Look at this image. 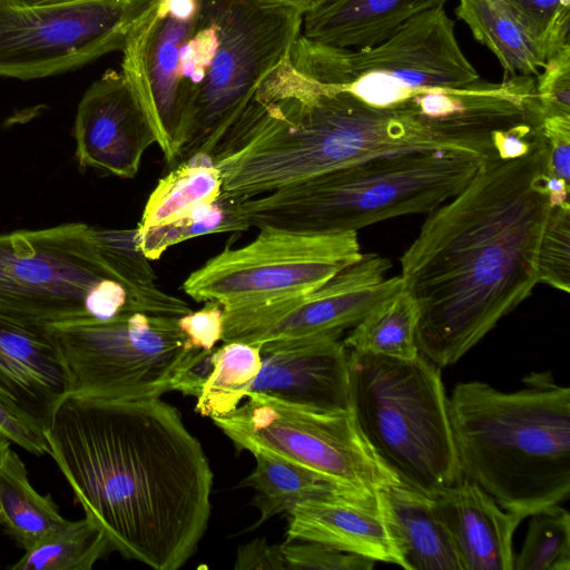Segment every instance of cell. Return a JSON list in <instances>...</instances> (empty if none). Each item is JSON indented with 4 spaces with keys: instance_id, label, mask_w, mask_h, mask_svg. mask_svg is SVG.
Returning <instances> with one entry per match:
<instances>
[{
    "instance_id": "6da1fadb",
    "label": "cell",
    "mask_w": 570,
    "mask_h": 570,
    "mask_svg": "<svg viewBox=\"0 0 570 570\" xmlns=\"http://www.w3.org/2000/svg\"><path fill=\"white\" fill-rule=\"evenodd\" d=\"M49 455L114 551L155 570L195 553L210 515L213 472L176 407L159 397L68 394L46 430Z\"/></svg>"
},
{
    "instance_id": "7a4b0ae2",
    "label": "cell",
    "mask_w": 570,
    "mask_h": 570,
    "mask_svg": "<svg viewBox=\"0 0 570 570\" xmlns=\"http://www.w3.org/2000/svg\"><path fill=\"white\" fill-rule=\"evenodd\" d=\"M544 158L543 138L519 158L483 160L403 253L400 276L419 308L416 346L438 366L456 363L539 284L550 209Z\"/></svg>"
},
{
    "instance_id": "3957f363",
    "label": "cell",
    "mask_w": 570,
    "mask_h": 570,
    "mask_svg": "<svg viewBox=\"0 0 570 570\" xmlns=\"http://www.w3.org/2000/svg\"><path fill=\"white\" fill-rule=\"evenodd\" d=\"M504 392L459 383L449 416L462 476L522 519L570 494V389L532 372Z\"/></svg>"
},
{
    "instance_id": "277c9868",
    "label": "cell",
    "mask_w": 570,
    "mask_h": 570,
    "mask_svg": "<svg viewBox=\"0 0 570 570\" xmlns=\"http://www.w3.org/2000/svg\"><path fill=\"white\" fill-rule=\"evenodd\" d=\"M483 160L438 151L380 156L243 199L239 214L248 227L357 232L397 216L431 213L455 196Z\"/></svg>"
},
{
    "instance_id": "5b68a950",
    "label": "cell",
    "mask_w": 570,
    "mask_h": 570,
    "mask_svg": "<svg viewBox=\"0 0 570 570\" xmlns=\"http://www.w3.org/2000/svg\"><path fill=\"white\" fill-rule=\"evenodd\" d=\"M435 365L421 353H348L351 409L363 435L400 482L432 498L463 478Z\"/></svg>"
},
{
    "instance_id": "8992f818",
    "label": "cell",
    "mask_w": 570,
    "mask_h": 570,
    "mask_svg": "<svg viewBox=\"0 0 570 570\" xmlns=\"http://www.w3.org/2000/svg\"><path fill=\"white\" fill-rule=\"evenodd\" d=\"M94 228L75 222L0 233V316L50 327L126 311L128 291L100 257Z\"/></svg>"
},
{
    "instance_id": "52a82bcc",
    "label": "cell",
    "mask_w": 570,
    "mask_h": 570,
    "mask_svg": "<svg viewBox=\"0 0 570 570\" xmlns=\"http://www.w3.org/2000/svg\"><path fill=\"white\" fill-rule=\"evenodd\" d=\"M289 57L316 80L382 108L480 79L459 46L454 21L444 7L412 17L368 47L330 46L299 35Z\"/></svg>"
},
{
    "instance_id": "ba28073f",
    "label": "cell",
    "mask_w": 570,
    "mask_h": 570,
    "mask_svg": "<svg viewBox=\"0 0 570 570\" xmlns=\"http://www.w3.org/2000/svg\"><path fill=\"white\" fill-rule=\"evenodd\" d=\"M216 40L186 117L178 161L207 153L302 32L301 13L257 0H206Z\"/></svg>"
},
{
    "instance_id": "9c48e42d",
    "label": "cell",
    "mask_w": 570,
    "mask_h": 570,
    "mask_svg": "<svg viewBox=\"0 0 570 570\" xmlns=\"http://www.w3.org/2000/svg\"><path fill=\"white\" fill-rule=\"evenodd\" d=\"M177 320L126 312L48 327L68 372V394L127 401L170 392L179 370L198 350Z\"/></svg>"
},
{
    "instance_id": "30bf717a",
    "label": "cell",
    "mask_w": 570,
    "mask_h": 570,
    "mask_svg": "<svg viewBox=\"0 0 570 570\" xmlns=\"http://www.w3.org/2000/svg\"><path fill=\"white\" fill-rule=\"evenodd\" d=\"M229 414L212 419L238 451L301 465L342 491L374 493L399 483L363 435L353 411H320L249 393Z\"/></svg>"
},
{
    "instance_id": "8fae6325",
    "label": "cell",
    "mask_w": 570,
    "mask_h": 570,
    "mask_svg": "<svg viewBox=\"0 0 570 570\" xmlns=\"http://www.w3.org/2000/svg\"><path fill=\"white\" fill-rule=\"evenodd\" d=\"M362 256L357 232L262 227L242 247L227 244L191 272L181 287L197 303L215 301L230 311L309 292Z\"/></svg>"
},
{
    "instance_id": "7c38bea8",
    "label": "cell",
    "mask_w": 570,
    "mask_h": 570,
    "mask_svg": "<svg viewBox=\"0 0 570 570\" xmlns=\"http://www.w3.org/2000/svg\"><path fill=\"white\" fill-rule=\"evenodd\" d=\"M151 0L20 7L0 0V77L41 78L122 50Z\"/></svg>"
},
{
    "instance_id": "4fadbf2b",
    "label": "cell",
    "mask_w": 570,
    "mask_h": 570,
    "mask_svg": "<svg viewBox=\"0 0 570 570\" xmlns=\"http://www.w3.org/2000/svg\"><path fill=\"white\" fill-rule=\"evenodd\" d=\"M391 266L385 257L363 254L360 261L309 292L224 311L222 341L259 346L273 341L341 335L403 288L401 276L385 277Z\"/></svg>"
},
{
    "instance_id": "5bb4252c",
    "label": "cell",
    "mask_w": 570,
    "mask_h": 570,
    "mask_svg": "<svg viewBox=\"0 0 570 570\" xmlns=\"http://www.w3.org/2000/svg\"><path fill=\"white\" fill-rule=\"evenodd\" d=\"M200 0H151L124 43L122 76L155 132L167 169L177 165L183 142L180 67Z\"/></svg>"
},
{
    "instance_id": "9a60e30c",
    "label": "cell",
    "mask_w": 570,
    "mask_h": 570,
    "mask_svg": "<svg viewBox=\"0 0 570 570\" xmlns=\"http://www.w3.org/2000/svg\"><path fill=\"white\" fill-rule=\"evenodd\" d=\"M73 138L79 168L118 178L137 175L155 132L129 83L108 70L83 94L77 109Z\"/></svg>"
},
{
    "instance_id": "2e32d148",
    "label": "cell",
    "mask_w": 570,
    "mask_h": 570,
    "mask_svg": "<svg viewBox=\"0 0 570 570\" xmlns=\"http://www.w3.org/2000/svg\"><path fill=\"white\" fill-rule=\"evenodd\" d=\"M338 334L267 342L249 393L320 411H351L348 353Z\"/></svg>"
},
{
    "instance_id": "e0dca14e",
    "label": "cell",
    "mask_w": 570,
    "mask_h": 570,
    "mask_svg": "<svg viewBox=\"0 0 570 570\" xmlns=\"http://www.w3.org/2000/svg\"><path fill=\"white\" fill-rule=\"evenodd\" d=\"M286 515L285 542L315 541L373 561L402 566L379 491L333 490L298 503Z\"/></svg>"
},
{
    "instance_id": "ac0fdd59",
    "label": "cell",
    "mask_w": 570,
    "mask_h": 570,
    "mask_svg": "<svg viewBox=\"0 0 570 570\" xmlns=\"http://www.w3.org/2000/svg\"><path fill=\"white\" fill-rule=\"evenodd\" d=\"M68 393V372L48 327L0 316V395L47 430Z\"/></svg>"
},
{
    "instance_id": "d6986e66",
    "label": "cell",
    "mask_w": 570,
    "mask_h": 570,
    "mask_svg": "<svg viewBox=\"0 0 570 570\" xmlns=\"http://www.w3.org/2000/svg\"><path fill=\"white\" fill-rule=\"evenodd\" d=\"M463 570H513L512 537L520 515L502 509L475 482L462 478L433 497Z\"/></svg>"
},
{
    "instance_id": "ffe728a7",
    "label": "cell",
    "mask_w": 570,
    "mask_h": 570,
    "mask_svg": "<svg viewBox=\"0 0 570 570\" xmlns=\"http://www.w3.org/2000/svg\"><path fill=\"white\" fill-rule=\"evenodd\" d=\"M406 570H463L434 500L402 482L379 491Z\"/></svg>"
},
{
    "instance_id": "44dd1931",
    "label": "cell",
    "mask_w": 570,
    "mask_h": 570,
    "mask_svg": "<svg viewBox=\"0 0 570 570\" xmlns=\"http://www.w3.org/2000/svg\"><path fill=\"white\" fill-rule=\"evenodd\" d=\"M448 0H332L303 18L301 35L347 48L368 47L389 37L412 17Z\"/></svg>"
},
{
    "instance_id": "7402d4cb",
    "label": "cell",
    "mask_w": 570,
    "mask_h": 570,
    "mask_svg": "<svg viewBox=\"0 0 570 570\" xmlns=\"http://www.w3.org/2000/svg\"><path fill=\"white\" fill-rule=\"evenodd\" d=\"M455 14L497 57L504 78L538 76L544 67L540 46L503 0H459Z\"/></svg>"
},
{
    "instance_id": "603a6c76",
    "label": "cell",
    "mask_w": 570,
    "mask_h": 570,
    "mask_svg": "<svg viewBox=\"0 0 570 570\" xmlns=\"http://www.w3.org/2000/svg\"><path fill=\"white\" fill-rule=\"evenodd\" d=\"M67 519L50 494H40L30 483L27 468L8 446L0 455V528L27 551Z\"/></svg>"
},
{
    "instance_id": "cb8c5ba5",
    "label": "cell",
    "mask_w": 570,
    "mask_h": 570,
    "mask_svg": "<svg viewBox=\"0 0 570 570\" xmlns=\"http://www.w3.org/2000/svg\"><path fill=\"white\" fill-rule=\"evenodd\" d=\"M222 193V177L208 154L197 153L161 177L150 193L138 229L170 224Z\"/></svg>"
},
{
    "instance_id": "d4e9b609",
    "label": "cell",
    "mask_w": 570,
    "mask_h": 570,
    "mask_svg": "<svg viewBox=\"0 0 570 570\" xmlns=\"http://www.w3.org/2000/svg\"><path fill=\"white\" fill-rule=\"evenodd\" d=\"M136 233V228H94L100 257L127 288L139 312L174 317L187 314L191 309L186 302L156 286V274L137 244Z\"/></svg>"
},
{
    "instance_id": "484cf974",
    "label": "cell",
    "mask_w": 570,
    "mask_h": 570,
    "mask_svg": "<svg viewBox=\"0 0 570 570\" xmlns=\"http://www.w3.org/2000/svg\"><path fill=\"white\" fill-rule=\"evenodd\" d=\"M417 323V304L403 286L352 327L343 343L355 352L411 360L420 353Z\"/></svg>"
},
{
    "instance_id": "4316f807",
    "label": "cell",
    "mask_w": 570,
    "mask_h": 570,
    "mask_svg": "<svg viewBox=\"0 0 570 570\" xmlns=\"http://www.w3.org/2000/svg\"><path fill=\"white\" fill-rule=\"evenodd\" d=\"M253 455L256 466L239 484L256 491L253 503L259 518L250 529L277 514H286L305 500L338 490L316 473L287 460L264 453Z\"/></svg>"
},
{
    "instance_id": "83f0119b",
    "label": "cell",
    "mask_w": 570,
    "mask_h": 570,
    "mask_svg": "<svg viewBox=\"0 0 570 570\" xmlns=\"http://www.w3.org/2000/svg\"><path fill=\"white\" fill-rule=\"evenodd\" d=\"M114 551L104 530L90 518L67 520L8 568L11 570H90Z\"/></svg>"
},
{
    "instance_id": "f1b7e54d",
    "label": "cell",
    "mask_w": 570,
    "mask_h": 570,
    "mask_svg": "<svg viewBox=\"0 0 570 570\" xmlns=\"http://www.w3.org/2000/svg\"><path fill=\"white\" fill-rule=\"evenodd\" d=\"M213 368L196 397L195 411L214 419L233 412L247 396L262 366L261 347L224 342L212 355Z\"/></svg>"
},
{
    "instance_id": "f546056e",
    "label": "cell",
    "mask_w": 570,
    "mask_h": 570,
    "mask_svg": "<svg viewBox=\"0 0 570 570\" xmlns=\"http://www.w3.org/2000/svg\"><path fill=\"white\" fill-rule=\"evenodd\" d=\"M243 199L218 197L170 224L138 229L136 240L149 261L158 259L169 247L215 233L240 232L249 227L239 214Z\"/></svg>"
},
{
    "instance_id": "4dcf8cb0",
    "label": "cell",
    "mask_w": 570,
    "mask_h": 570,
    "mask_svg": "<svg viewBox=\"0 0 570 570\" xmlns=\"http://www.w3.org/2000/svg\"><path fill=\"white\" fill-rule=\"evenodd\" d=\"M513 570H570V514L559 504L530 515Z\"/></svg>"
},
{
    "instance_id": "1f68e13d",
    "label": "cell",
    "mask_w": 570,
    "mask_h": 570,
    "mask_svg": "<svg viewBox=\"0 0 570 570\" xmlns=\"http://www.w3.org/2000/svg\"><path fill=\"white\" fill-rule=\"evenodd\" d=\"M503 1L535 39L546 60L570 46V0Z\"/></svg>"
},
{
    "instance_id": "d6a6232c",
    "label": "cell",
    "mask_w": 570,
    "mask_h": 570,
    "mask_svg": "<svg viewBox=\"0 0 570 570\" xmlns=\"http://www.w3.org/2000/svg\"><path fill=\"white\" fill-rule=\"evenodd\" d=\"M538 282L570 292V207H550L538 252Z\"/></svg>"
},
{
    "instance_id": "836d02e7",
    "label": "cell",
    "mask_w": 570,
    "mask_h": 570,
    "mask_svg": "<svg viewBox=\"0 0 570 570\" xmlns=\"http://www.w3.org/2000/svg\"><path fill=\"white\" fill-rule=\"evenodd\" d=\"M287 569L293 570H371L372 559L347 553L315 541L282 543Z\"/></svg>"
},
{
    "instance_id": "e575fe53",
    "label": "cell",
    "mask_w": 570,
    "mask_h": 570,
    "mask_svg": "<svg viewBox=\"0 0 570 570\" xmlns=\"http://www.w3.org/2000/svg\"><path fill=\"white\" fill-rule=\"evenodd\" d=\"M535 78V92L542 119L570 118V46L551 56Z\"/></svg>"
},
{
    "instance_id": "d590c367",
    "label": "cell",
    "mask_w": 570,
    "mask_h": 570,
    "mask_svg": "<svg viewBox=\"0 0 570 570\" xmlns=\"http://www.w3.org/2000/svg\"><path fill=\"white\" fill-rule=\"evenodd\" d=\"M0 432L23 450L49 455L46 429L0 395Z\"/></svg>"
},
{
    "instance_id": "8d00e7d4",
    "label": "cell",
    "mask_w": 570,
    "mask_h": 570,
    "mask_svg": "<svg viewBox=\"0 0 570 570\" xmlns=\"http://www.w3.org/2000/svg\"><path fill=\"white\" fill-rule=\"evenodd\" d=\"M204 303L200 309L178 317L177 323L190 346L210 351L222 341L224 307L215 301Z\"/></svg>"
},
{
    "instance_id": "74e56055",
    "label": "cell",
    "mask_w": 570,
    "mask_h": 570,
    "mask_svg": "<svg viewBox=\"0 0 570 570\" xmlns=\"http://www.w3.org/2000/svg\"><path fill=\"white\" fill-rule=\"evenodd\" d=\"M541 131L546 145V175L570 184V118H544Z\"/></svg>"
},
{
    "instance_id": "f35d334b",
    "label": "cell",
    "mask_w": 570,
    "mask_h": 570,
    "mask_svg": "<svg viewBox=\"0 0 570 570\" xmlns=\"http://www.w3.org/2000/svg\"><path fill=\"white\" fill-rule=\"evenodd\" d=\"M236 570H284L287 569L282 544H269L266 539H255L237 550Z\"/></svg>"
},
{
    "instance_id": "ab89813d",
    "label": "cell",
    "mask_w": 570,
    "mask_h": 570,
    "mask_svg": "<svg viewBox=\"0 0 570 570\" xmlns=\"http://www.w3.org/2000/svg\"><path fill=\"white\" fill-rule=\"evenodd\" d=\"M213 350H196L173 381L171 391L197 397L213 368Z\"/></svg>"
},
{
    "instance_id": "60d3db41",
    "label": "cell",
    "mask_w": 570,
    "mask_h": 570,
    "mask_svg": "<svg viewBox=\"0 0 570 570\" xmlns=\"http://www.w3.org/2000/svg\"><path fill=\"white\" fill-rule=\"evenodd\" d=\"M542 184L550 207H570V184L560 178L547 176L546 173L542 176Z\"/></svg>"
},
{
    "instance_id": "b9f144b4",
    "label": "cell",
    "mask_w": 570,
    "mask_h": 570,
    "mask_svg": "<svg viewBox=\"0 0 570 570\" xmlns=\"http://www.w3.org/2000/svg\"><path fill=\"white\" fill-rule=\"evenodd\" d=\"M273 6L284 7L294 10L302 16L326 4L332 0H257Z\"/></svg>"
},
{
    "instance_id": "7bdbcfd3",
    "label": "cell",
    "mask_w": 570,
    "mask_h": 570,
    "mask_svg": "<svg viewBox=\"0 0 570 570\" xmlns=\"http://www.w3.org/2000/svg\"><path fill=\"white\" fill-rule=\"evenodd\" d=\"M6 1L13 6L38 7V6L68 3V2H75V1H81V0H6Z\"/></svg>"
},
{
    "instance_id": "ee69618b",
    "label": "cell",
    "mask_w": 570,
    "mask_h": 570,
    "mask_svg": "<svg viewBox=\"0 0 570 570\" xmlns=\"http://www.w3.org/2000/svg\"><path fill=\"white\" fill-rule=\"evenodd\" d=\"M11 444L10 440L0 432V455Z\"/></svg>"
}]
</instances>
